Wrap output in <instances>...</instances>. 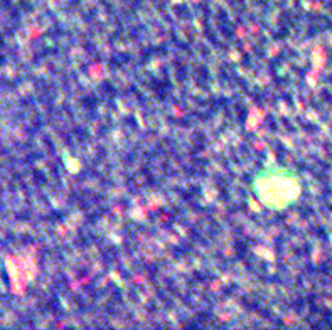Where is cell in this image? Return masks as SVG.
Instances as JSON below:
<instances>
[{
    "label": "cell",
    "mask_w": 332,
    "mask_h": 330,
    "mask_svg": "<svg viewBox=\"0 0 332 330\" xmlns=\"http://www.w3.org/2000/svg\"><path fill=\"white\" fill-rule=\"evenodd\" d=\"M255 194L262 204L272 211H285L287 207L297 202L300 195L302 180L292 167L273 164L263 167L251 182Z\"/></svg>",
    "instance_id": "obj_1"
}]
</instances>
